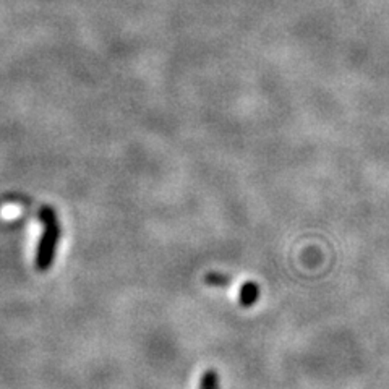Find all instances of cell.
<instances>
[{
	"instance_id": "277c9868",
	"label": "cell",
	"mask_w": 389,
	"mask_h": 389,
	"mask_svg": "<svg viewBox=\"0 0 389 389\" xmlns=\"http://www.w3.org/2000/svg\"><path fill=\"white\" fill-rule=\"evenodd\" d=\"M207 282L213 287H227L229 286L231 279H229V276L221 274V272H209V274L207 276Z\"/></svg>"
},
{
	"instance_id": "3957f363",
	"label": "cell",
	"mask_w": 389,
	"mask_h": 389,
	"mask_svg": "<svg viewBox=\"0 0 389 389\" xmlns=\"http://www.w3.org/2000/svg\"><path fill=\"white\" fill-rule=\"evenodd\" d=\"M199 389H219V376L216 370H207L202 376Z\"/></svg>"
},
{
	"instance_id": "7a4b0ae2",
	"label": "cell",
	"mask_w": 389,
	"mask_h": 389,
	"mask_svg": "<svg viewBox=\"0 0 389 389\" xmlns=\"http://www.w3.org/2000/svg\"><path fill=\"white\" fill-rule=\"evenodd\" d=\"M260 298V287L257 282L247 281L243 282L240 287V294H238V300H240L242 307H252L258 302Z\"/></svg>"
},
{
	"instance_id": "6da1fadb",
	"label": "cell",
	"mask_w": 389,
	"mask_h": 389,
	"mask_svg": "<svg viewBox=\"0 0 389 389\" xmlns=\"http://www.w3.org/2000/svg\"><path fill=\"white\" fill-rule=\"evenodd\" d=\"M39 218L44 226L42 236L39 238L36 250V268L41 272L51 269L54 265L60 240V226L55 211L51 207H44L39 211Z\"/></svg>"
}]
</instances>
